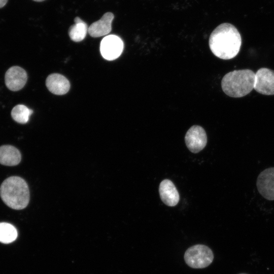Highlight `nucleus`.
Returning <instances> with one entry per match:
<instances>
[{
    "instance_id": "nucleus-1",
    "label": "nucleus",
    "mask_w": 274,
    "mask_h": 274,
    "mask_svg": "<svg viewBox=\"0 0 274 274\" xmlns=\"http://www.w3.org/2000/svg\"><path fill=\"white\" fill-rule=\"evenodd\" d=\"M209 45L216 56L222 59H230L238 53L242 45V38L234 25L223 23L212 32Z\"/></svg>"
},
{
    "instance_id": "nucleus-2",
    "label": "nucleus",
    "mask_w": 274,
    "mask_h": 274,
    "mask_svg": "<svg viewBox=\"0 0 274 274\" xmlns=\"http://www.w3.org/2000/svg\"><path fill=\"white\" fill-rule=\"evenodd\" d=\"M0 196L7 206L15 210L26 208L30 199L27 183L18 176L10 177L3 181L0 187Z\"/></svg>"
},
{
    "instance_id": "nucleus-3",
    "label": "nucleus",
    "mask_w": 274,
    "mask_h": 274,
    "mask_svg": "<svg viewBox=\"0 0 274 274\" xmlns=\"http://www.w3.org/2000/svg\"><path fill=\"white\" fill-rule=\"evenodd\" d=\"M255 73L249 69L235 70L226 74L221 81L224 92L232 97H242L254 88Z\"/></svg>"
},
{
    "instance_id": "nucleus-4",
    "label": "nucleus",
    "mask_w": 274,
    "mask_h": 274,
    "mask_svg": "<svg viewBox=\"0 0 274 274\" xmlns=\"http://www.w3.org/2000/svg\"><path fill=\"white\" fill-rule=\"evenodd\" d=\"M184 258L185 263L189 267L195 269L204 268L212 263L214 254L207 246L197 244L186 250Z\"/></svg>"
},
{
    "instance_id": "nucleus-5",
    "label": "nucleus",
    "mask_w": 274,
    "mask_h": 274,
    "mask_svg": "<svg viewBox=\"0 0 274 274\" xmlns=\"http://www.w3.org/2000/svg\"><path fill=\"white\" fill-rule=\"evenodd\" d=\"M124 43L117 36L108 35L102 39L100 44V51L106 60H113L118 58L123 52Z\"/></svg>"
},
{
    "instance_id": "nucleus-6",
    "label": "nucleus",
    "mask_w": 274,
    "mask_h": 274,
    "mask_svg": "<svg viewBox=\"0 0 274 274\" xmlns=\"http://www.w3.org/2000/svg\"><path fill=\"white\" fill-rule=\"evenodd\" d=\"M254 89L263 95H274V71L265 67L259 68L255 73Z\"/></svg>"
},
{
    "instance_id": "nucleus-7",
    "label": "nucleus",
    "mask_w": 274,
    "mask_h": 274,
    "mask_svg": "<svg viewBox=\"0 0 274 274\" xmlns=\"http://www.w3.org/2000/svg\"><path fill=\"white\" fill-rule=\"evenodd\" d=\"M185 141L188 149L191 152L198 153L206 146L207 143L206 132L202 127L193 125L187 131Z\"/></svg>"
},
{
    "instance_id": "nucleus-8",
    "label": "nucleus",
    "mask_w": 274,
    "mask_h": 274,
    "mask_svg": "<svg viewBox=\"0 0 274 274\" xmlns=\"http://www.w3.org/2000/svg\"><path fill=\"white\" fill-rule=\"evenodd\" d=\"M260 194L265 198L274 200V167L263 170L258 176L256 182Z\"/></svg>"
},
{
    "instance_id": "nucleus-9",
    "label": "nucleus",
    "mask_w": 274,
    "mask_h": 274,
    "mask_svg": "<svg viewBox=\"0 0 274 274\" xmlns=\"http://www.w3.org/2000/svg\"><path fill=\"white\" fill-rule=\"evenodd\" d=\"M27 79L26 71L18 66H13L6 72L5 82L7 87L11 91H17L25 85Z\"/></svg>"
},
{
    "instance_id": "nucleus-10",
    "label": "nucleus",
    "mask_w": 274,
    "mask_h": 274,
    "mask_svg": "<svg viewBox=\"0 0 274 274\" xmlns=\"http://www.w3.org/2000/svg\"><path fill=\"white\" fill-rule=\"evenodd\" d=\"M159 192L163 202L169 207L177 205L180 196L174 183L169 180H163L159 185Z\"/></svg>"
},
{
    "instance_id": "nucleus-11",
    "label": "nucleus",
    "mask_w": 274,
    "mask_h": 274,
    "mask_svg": "<svg viewBox=\"0 0 274 274\" xmlns=\"http://www.w3.org/2000/svg\"><path fill=\"white\" fill-rule=\"evenodd\" d=\"M114 18L113 13H106L98 21L92 23L88 27V32L94 38L108 35L112 30V23Z\"/></svg>"
},
{
    "instance_id": "nucleus-12",
    "label": "nucleus",
    "mask_w": 274,
    "mask_h": 274,
    "mask_svg": "<svg viewBox=\"0 0 274 274\" xmlns=\"http://www.w3.org/2000/svg\"><path fill=\"white\" fill-rule=\"evenodd\" d=\"M46 85L51 93L56 95L65 94L70 88L68 80L64 76L56 73L48 76Z\"/></svg>"
},
{
    "instance_id": "nucleus-13",
    "label": "nucleus",
    "mask_w": 274,
    "mask_h": 274,
    "mask_svg": "<svg viewBox=\"0 0 274 274\" xmlns=\"http://www.w3.org/2000/svg\"><path fill=\"white\" fill-rule=\"evenodd\" d=\"M21 160V153L16 147L11 145L0 147V164L15 166L18 164Z\"/></svg>"
},
{
    "instance_id": "nucleus-14",
    "label": "nucleus",
    "mask_w": 274,
    "mask_h": 274,
    "mask_svg": "<svg viewBox=\"0 0 274 274\" xmlns=\"http://www.w3.org/2000/svg\"><path fill=\"white\" fill-rule=\"evenodd\" d=\"M74 22L75 24L68 29V35L72 40L79 42L85 38L88 27L87 24L78 17L75 18Z\"/></svg>"
},
{
    "instance_id": "nucleus-15",
    "label": "nucleus",
    "mask_w": 274,
    "mask_h": 274,
    "mask_svg": "<svg viewBox=\"0 0 274 274\" xmlns=\"http://www.w3.org/2000/svg\"><path fill=\"white\" fill-rule=\"evenodd\" d=\"M17 237V231L12 224L6 223H0V242L9 244L16 239Z\"/></svg>"
},
{
    "instance_id": "nucleus-16",
    "label": "nucleus",
    "mask_w": 274,
    "mask_h": 274,
    "mask_svg": "<svg viewBox=\"0 0 274 274\" xmlns=\"http://www.w3.org/2000/svg\"><path fill=\"white\" fill-rule=\"evenodd\" d=\"M32 110L29 109L23 105H18L15 106L11 111L13 119L20 124H25L32 113Z\"/></svg>"
},
{
    "instance_id": "nucleus-17",
    "label": "nucleus",
    "mask_w": 274,
    "mask_h": 274,
    "mask_svg": "<svg viewBox=\"0 0 274 274\" xmlns=\"http://www.w3.org/2000/svg\"><path fill=\"white\" fill-rule=\"evenodd\" d=\"M8 0H0V8L4 7L7 4Z\"/></svg>"
},
{
    "instance_id": "nucleus-18",
    "label": "nucleus",
    "mask_w": 274,
    "mask_h": 274,
    "mask_svg": "<svg viewBox=\"0 0 274 274\" xmlns=\"http://www.w3.org/2000/svg\"><path fill=\"white\" fill-rule=\"evenodd\" d=\"M34 1H36V2H42V1H44L45 0H33Z\"/></svg>"
},
{
    "instance_id": "nucleus-19",
    "label": "nucleus",
    "mask_w": 274,
    "mask_h": 274,
    "mask_svg": "<svg viewBox=\"0 0 274 274\" xmlns=\"http://www.w3.org/2000/svg\"><path fill=\"white\" fill-rule=\"evenodd\" d=\"M239 274H247V273H239Z\"/></svg>"
}]
</instances>
